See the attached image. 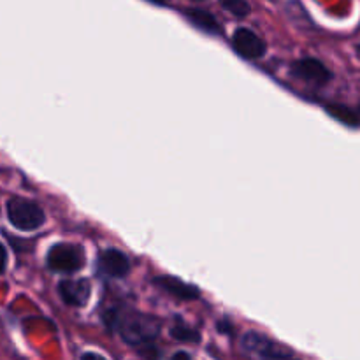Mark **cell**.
<instances>
[{"instance_id":"1","label":"cell","mask_w":360,"mask_h":360,"mask_svg":"<svg viewBox=\"0 0 360 360\" xmlns=\"http://www.w3.org/2000/svg\"><path fill=\"white\" fill-rule=\"evenodd\" d=\"M102 322L109 333L118 334L123 343L136 350L155 343L162 333V320L158 316L120 302L102 309Z\"/></svg>"},{"instance_id":"2","label":"cell","mask_w":360,"mask_h":360,"mask_svg":"<svg viewBox=\"0 0 360 360\" xmlns=\"http://www.w3.org/2000/svg\"><path fill=\"white\" fill-rule=\"evenodd\" d=\"M6 214L9 224L20 232H35L46 224V213L41 204L27 197H11L6 204Z\"/></svg>"},{"instance_id":"3","label":"cell","mask_w":360,"mask_h":360,"mask_svg":"<svg viewBox=\"0 0 360 360\" xmlns=\"http://www.w3.org/2000/svg\"><path fill=\"white\" fill-rule=\"evenodd\" d=\"M239 348L243 355L250 359H264V360H283L295 357V352L288 348L287 345H281L274 341L273 338L259 333V330H248L239 340Z\"/></svg>"},{"instance_id":"4","label":"cell","mask_w":360,"mask_h":360,"mask_svg":"<svg viewBox=\"0 0 360 360\" xmlns=\"http://www.w3.org/2000/svg\"><path fill=\"white\" fill-rule=\"evenodd\" d=\"M86 264V253L79 245L74 243H56L46 253V267L51 273L62 276H72L79 273Z\"/></svg>"},{"instance_id":"5","label":"cell","mask_w":360,"mask_h":360,"mask_svg":"<svg viewBox=\"0 0 360 360\" xmlns=\"http://www.w3.org/2000/svg\"><path fill=\"white\" fill-rule=\"evenodd\" d=\"M290 74L311 86H327L334 79V72L316 56H302L290 65Z\"/></svg>"},{"instance_id":"6","label":"cell","mask_w":360,"mask_h":360,"mask_svg":"<svg viewBox=\"0 0 360 360\" xmlns=\"http://www.w3.org/2000/svg\"><path fill=\"white\" fill-rule=\"evenodd\" d=\"M231 46L236 55L245 60H260L267 53L266 41L248 27L236 28L231 37Z\"/></svg>"},{"instance_id":"7","label":"cell","mask_w":360,"mask_h":360,"mask_svg":"<svg viewBox=\"0 0 360 360\" xmlns=\"http://www.w3.org/2000/svg\"><path fill=\"white\" fill-rule=\"evenodd\" d=\"M56 292L69 308H84L91 297V285L84 278H62L56 285Z\"/></svg>"},{"instance_id":"8","label":"cell","mask_w":360,"mask_h":360,"mask_svg":"<svg viewBox=\"0 0 360 360\" xmlns=\"http://www.w3.org/2000/svg\"><path fill=\"white\" fill-rule=\"evenodd\" d=\"M97 271L108 278L123 280L132 271V264L122 250L104 248L97 253Z\"/></svg>"},{"instance_id":"9","label":"cell","mask_w":360,"mask_h":360,"mask_svg":"<svg viewBox=\"0 0 360 360\" xmlns=\"http://www.w3.org/2000/svg\"><path fill=\"white\" fill-rule=\"evenodd\" d=\"M153 285L158 290L165 292L171 297L178 299V301H197L200 297V288L195 285L183 281L179 278L171 276V274H162V276L153 278Z\"/></svg>"},{"instance_id":"10","label":"cell","mask_w":360,"mask_h":360,"mask_svg":"<svg viewBox=\"0 0 360 360\" xmlns=\"http://www.w3.org/2000/svg\"><path fill=\"white\" fill-rule=\"evenodd\" d=\"M183 16L188 20V23L192 27L199 28L200 32L210 35H221L224 34V28L221 23L218 21V18L213 13L206 9H200V7H190V9L183 11Z\"/></svg>"},{"instance_id":"11","label":"cell","mask_w":360,"mask_h":360,"mask_svg":"<svg viewBox=\"0 0 360 360\" xmlns=\"http://www.w3.org/2000/svg\"><path fill=\"white\" fill-rule=\"evenodd\" d=\"M169 334L174 341L178 343H185V345H197L200 343L202 336H200V330L195 329L193 326H190L183 316L174 315L171 320V326H169Z\"/></svg>"},{"instance_id":"12","label":"cell","mask_w":360,"mask_h":360,"mask_svg":"<svg viewBox=\"0 0 360 360\" xmlns=\"http://www.w3.org/2000/svg\"><path fill=\"white\" fill-rule=\"evenodd\" d=\"M323 109H326V112L330 118L338 120V122L343 123V125L354 127V129L360 127V112L348 108V105L338 104V102H327V104L323 105Z\"/></svg>"},{"instance_id":"13","label":"cell","mask_w":360,"mask_h":360,"mask_svg":"<svg viewBox=\"0 0 360 360\" xmlns=\"http://www.w3.org/2000/svg\"><path fill=\"white\" fill-rule=\"evenodd\" d=\"M220 6L224 7L227 13H231L234 18H248L252 13V6H250L248 0H218Z\"/></svg>"},{"instance_id":"14","label":"cell","mask_w":360,"mask_h":360,"mask_svg":"<svg viewBox=\"0 0 360 360\" xmlns=\"http://www.w3.org/2000/svg\"><path fill=\"white\" fill-rule=\"evenodd\" d=\"M137 352H139V354L143 355V357H148V359H158V357H162V352L158 350L157 347H155V343L144 345V347L137 348Z\"/></svg>"},{"instance_id":"15","label":"cell","mask_w":360,"mask_h":360,"mask_svg":"<svg viewBox=\"0 0 360 360\" xmlns=\"http://www.w3.org/2000/svg\"><path fill=\"white\" fill-rule=\"evenodd\" d=\"M217 329L220 334H227V336H234L236 327L234 323L231 322V319H221L220 322L217 323Z\"/></svg>"},{"instance_id":"16","label":"cell","mask_w":360,"mask_h":360,"mask_svg":"<svg viewBox=\"0 0 360 360\" xmlns=\"http://www.w3.org/2000/svg\"><path fill=\"white\" fill-rule=\"evenodd\" d=\"M172 359H192V355L188 352H176V354H172Z\"/></svg>"},{"instance_id":"17","label":"cell","mask_w":360,"mask_h":360,"mask_svg":"<svg viewBox=\"0 0 360 360\" xmlns=\"http://www.w3.org/2000/svg\"><path fill=\"white\" fill-rule=\"evenodd\" d=\"M148 2L157 4V6H165V4H167V0H148Z\"/></svg>"},{"instance_id":"18","label":"cell","mask_w":360,"mask_h":360,"mask_svg":"<svg viewBox=\"0 0 360 360\" xmlns=\"http://www.w3.org/2000/svg\"><path fill=\"white\" fill-rule=\"evenodd\" d=\"M357 53H359V55H360V44L357 46Z\"/></svg>"},{"instance_id":"19","label":"cell","mask_w":360,"mask_h":360,"mask_svg":"<svg viewBox=\"0 0 360 360\" xmlns=\"http://www.w3.org/2000/svg\"><path fill=\"white\" fill-rule=\"evenodd\" d=\"M357 111H359V112H360V104H359V108H357Z\"/></svg>"},{"instance_id":"20","label":"cell","mask_w":360,"mask_h":360,"mask_svg":"<svg viewBox=\"0 0 360 360\" xmlns=\"http://www.w3.org/2000/svg\"><path fill=\"white\" fill-rule=\"evenodd\" d=\"M195 2H200V0H195Z\"/></svg>"}]
</instances>
